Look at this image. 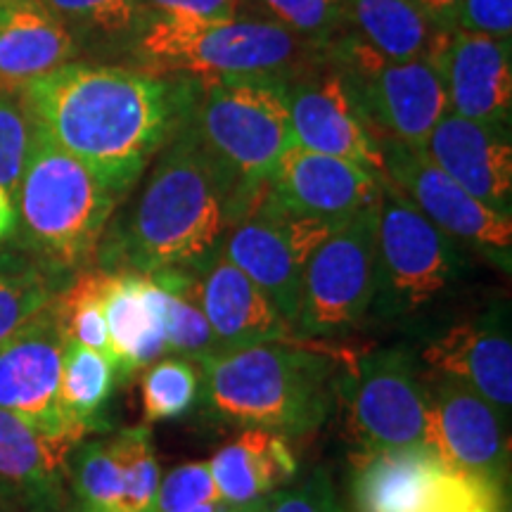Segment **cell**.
Instances as JSON below:
<instances>
[{
  "label": "cell",
  "mask_w": 512,
  "mask_h": 512,
  "mask_svg": "<svg viewBox=\"0 0 512 512\" xmlns=\"http://www.w3.org/2000/svg\"><path fill=\"white\" fill-rule=\"evenodd\" d=\"M19 95L31 119L119 197L181 131L178 88L143 69L69 62Z\"/></svg>",
  "instance_id": "cell-1"
},
{
  "label": "cell",
  "mask_w": 512,
  "mask_h": 512,
  "mask_svg": "<svg viewBox=\"0 0 512 512\" xmlns=\"http://www.w3.org/2000/svg\"><path fill=\"white\" fill-rule=\"evenodd\" d=\"M252 207L197 128H183L147 176L126 228L107 245V266L133 273L183 268L200 275L221 254L230 226Z\"/></svg>",
  "instance_id": "cell-2"
},
{
  "label": "cell",
  "mask_w": 512,
  "mask_h": 512,
  "mask_svg": "<svg viewBox=\"0 0 512 512\" xmlns=\"http://www.w3.org/2000/svg\"><path fill=\"white\" fill-rule=\"evenodd\" d=\"M200 399L216 420L280 437H306L335 411L339 361L306 342H261L200 358Z\"/></svg>",
  "instance_id": "cell-3"
},
{
  "label": "cell",
  "mask_w": 512,
  "mask_h": 512,
  "mask_svg": "<svg viewBox=\"0 0 512 512\" xmlns=\"http://www.w3.org/2000/svg\"><path fill=\"white\" fill-rule=\"evenodd\" d=\"M121 197L34 121V140L15 204L22 235L48 271H81L93 261Z\"/></svg>",
  "instance_id": "cell-4"
},
{
  "label": "cell",
  "mask_w": 512,
  "mask_h": 512,
  "mask_svg": "<svg viewBox=\"0 0 512 512\" xmlns=\"http://www.w3.org/2000/svg\"><path fill=\"white\" fill-rule=\"evenodd\" d=\"M318 48L271 19H195L157 17L140 29L138 60L143 72L185 74L200 81L240 76H280L299 72Z\"/></svg>",
  "instance_id": "cell-5"
},
{
  "label": "cell",
  "mask_w": 512,
  "mask_h": 512,
  "mask_svg": "<svg viewBox=\"0 0 512 512\" xmlns=\"http://www.w3.org/2000/svg\"><path fill=\"white\" fill-rule=\"evenodd\" d=\"M202 86L197 133L256 204L275 166L297 145L285 81L275 76H240L202 81Z\"/></svg>",
  "instance_id": "cell-6"
},
{
  "label": "cell",
  "mask_w": 512,
  "mask_h": 512,
  "mask_svg": "<svg viewBox=\"0 0 512 512\" xmlns=\"http://www.w3.org/2000/svg\"><path fill=\"white\" fill-rule=\"evenodd\" d=\"M330 53L342 62L339 76L377 138L422 147L448 114L444 53L396 62L351 34L332 43Z\"/></svg>",
  "instance_id": "cell-7"
},
{
  "label": "cell",
  "mask_w": 512,
  "mask_h": 512,
  "mask_svg": "<svg viewBox=\"0 0 512 512\" xmlns=\"http://www.w3.org/2000/svg\"><path fill=\"white\" fill-rule=\"evenodd\" d=\"M463 273V252L384 178L377 202V287L384 316L432 304ZM373 302V304H375Z\"/></svg>",
  "instance_id": "cell-8"
},
{
  "label": "cell",
  "mask_w": 512,
  "mask_h": 512,
  "mask_svg": "<svg viewBox=\"0 0 512 512\" xmlns=\"http://www.w3.org/2000/svg\"><path fill=\"white\" fill-rule=\"evenodd\" d=\"M377 204L320 242L304 268L294 332L335 337L356 328L375 302Z\"/></svg>",
  "instance_id": "cell-9"
},
{
  "label": "cell",
  "mask_w": 512,
  "mask_h": 512,
  "mask_svg": "<svg viewBox=\"0 0 512 512\" xmlns=\"http://www.w3.org/2000/svg\"><path fill=\"white\" fill-rule=\"evenodd\" d=\"M332 230L337 228L330 223L287 209L266 188L245 219L230 226L221 254L266 294L294 330L304 268Z\"/></svg>",
  "instance_id": "cell-10"
},
{
  "label": "cell",
  "mask_w": 512,
  "mask_h": 512,
  "mask_svg": "<svg viewBox=\"0 0 512 512\" xmlns=\"http://www.w3.org/2000/svg\"><path fill=\"white\" fill-rule=\"evenodd\" d=\"M384 178L448 238L477 249L503 271L512 264V214L486 207L430 162L420 147L380 138Z\"/></svg>",
  "instance_id": "cell-11"
},
{
  "label": "cell",
  "mask_w": 512,
  "mask_h": 512,
  "mask_svg": "<svg viewBox=\"0 0 512 512\" xmlns=\"http://www.w3.org/2000/svg\"><path fill=\"white\" fill-rule=\"evenodd\" d=\"M337 399L361 448H408L425 439V382L403 349H384L347 363Z\"/></svg>",
  "instance_id": "cell-12"
},
{
  "label": "cell",
  "mask_w": 512,
  "mask_h": 512,
  "mask_svg": "<svg viewBox=\"0 0 512 512\" xmlns=\"http://www.w3.org/2000/svg\"><path fill=\"white\" fill-rule=\"evenodd\" d=\"M508 418L463 382L437 375L425 384V439L453 470L505 489L510 477Z\"/></svg>",
  "instance_id": "cell-13"
},
{
  "label": "cell",
  "mask_w": 512,
  "mask_h": 512,
  "mask_svg": "<svg viewBox=\"0 0 512 512\" xmlns=\"http://www.w3.org/2000/svg\"><path fill=\"white\" fill-rule=\"evenodd\" d=\"M69 479L81 512H152L162 475L150 427L133 425L81 441Z\"/></svg>",
  "instance_id": "cell-14"
},
{
  "label": "cell",
  "mask_w": 512,
  "mask_h": 512,
  "mask_svg": "<svg viewBox=\"0 0 512 512\" xmlns=\"http://www.w3.org/2000/svg\"><path fill=\"white\" fill-rule=\"evenodd\" d=\"M64 347L67 337L57 323L53 302L22 330L5 339L0 344V411L15 413L48 430L86 425L62 411L60 370Z\"/></svg>",
  "instance_id": "cell-15"
},
{
  "label": "cell",
  "mask_w": 512,
  "mask_h": 512,
  "mask_svg": "<svg viewBox=\"0 0 512 512\" xmlns=\"http://www.w3.org/2000/svg\"><path fill=\"white\" fill-rule=\"evenodd\" d=\"M285 95L297 145L347 159L384 178L380 138L363 119L339 72L306 74L285 83Z\"/></svg>",
  "instance_id": "cell-16"
},
{
  "label": "cell",
  "mask_w": 512,
  "mask_h": 512,
  "mask_svg": "<svg viewBox=\"0 0 512 512\" xmlns=\"http://www.w3.org/2000/svg\"><path fill=\"white\" fill-rule=\"evenodd\" d=\"M382 181L347 159L292 145L275 166L268 192L287 209L339 228L380 202Z\"/></svg>",
  "instance_id": "cell-17"
},
{
  "label": "cell",
  "mask_w": 512,
  "mask_h": 512,
  "mask_svg": "<svg viewBox=\"0 0 512 512\" xmlns=\"http://www.w3.org/2000/svg\"><path fill=\"white\" fill-rule=\"evenodd\" d=\"M420 150L486 207L512 214L510 126L482 124L448 112Z\"/></svg>",
  "instance_id": "cell-18"
},
{
  "label": "cell",
  "mask_w": 512,
  "mask_h": 512,
  "mask_svg": "<svg viewBox=\"0 0 512 512\" xmlns=\"http://www.w3.org/2000/svg\"><path fill=\"white\" fill-rule=\"evenodd\" d=\"M356 512H430L444 496L453 467L430 446L361 448L351 456Z\"/></svg>",
  "instance_id": "cell-19"
},
{
  "label": "cell",
  "mask_w": 512,
  "mask_h": 512,
  "mask_svg": "<svg viewBox=\"0 0 512 512\" xmlns=\"http://www.w3.org/2000/svg\"><path fill=\"white\" fill-rule=\"evenodd\" d=\"M448 112L482 124L510 126L512 46L510 41L453 31L444 50Z\"/></svg>",
  "instance_id": "cell-20"
},
{
  "label": "cell",
  "mask_w": 512,
  "mask_h": 512,
  "mask_svg": "<svg viewBox=\"0 0 512 512\" xmlns=\"http://www.w3.org/2000/svg\"><path fill=\"white\" fill-rule=\"evenodd\" d=\"M93 432L98 430L91 425L48 430L15 413L0 411V494L55 503L69 479L72 453Z\"/></svg>",
  "instance_id": "cell-21"
},
{
  "label": "cell",
  "mask_w": 512,
  "mask_h": 512,
  "mask_svg": "<svg viewBox=\"0 0 512 512\" xmlns=\"http://www.w3.org/2000/svg\"><path fill=\"white\" fill-rule=\"evenodd\" d=\"M422 358L434 373L463 382L510 418L512 342L501 320L453 325L427 344Z\"/></svg>",
  "instance_id": "cell-22"
},
{
  "label": "cell",
  "mask_w": 512,
  "mask_h": 512,
  "mask_svg": "<svg viewBox=\"0 0 512 512\" xmlns=\"http://www.w3.org/2000/svg\"><path fill=\"white\" fill-rule=\"evenodd\" d=\"M107 332L114 354V373L131 377L169 354L164 292L150 275L110 271L102 297Z\"/></svg>",
  "instance_id": "cell-23"
},
{
  "label": "cell",
  "mask_w": 512,
  "mask_h": 512,
  "mask_svg": "<svg viewBox=\"0 0 512 512\" xmlns=\"http://www.w3.org/2000/svg\"><path fill=\"white\" fill-rule=\"evenodd\" d=\"M200 302L219 349L292 339V325L223 254L202 271Z\"/></svg>",
  "instance_id": "cell-24"
},
{
  "label": "cell",
  "mask_w": 512,
  "mask_h": 512,
  "mask_svg": "<svg viewBox=\"0 0 512 512\" xmlns=\"http://www.w3.org/2000/svg\"><path fill=\"white\" fill-rule=\"evenodd\" d=\"M76 57V36L38 0H0V91L31 81Z\"/></svg>",
  "instance_id": "cell-25"
},
{
  "label": "cell",
  "mask_w": 512,
  "mask_h": 512,
  "mask_svg": "<svg viewBox=\"0 0 512 512\" xmlns=\"http://www.w3.org/2000/svg\"><path fill=\"white\" fill-rule=\"evenodd\" d=\"M209 472L221 501L245 508L271 501L280 486L297 475V458L280 434L245 430L209 460Z\"/></svg>",
  "instance_id": "cell-26"
},
{
  "label": "cell",
  "mask_w": 512,
  "mask_h": 512,
  "mask_svg": "<svg viewBox=\"0 0 512 512\" xmlns=\"http://www.w3.org/2000/svg\"><path fill=\"white\" fill-rule=\"evenodd\" d=\"M347 31L377 55L406 62L439 55L453 31H444L415 0H344Z\"/></svg>",
  "instance_id": "cell-27"
},
{
  "label": "cell",
  "mask_w": 512,
  "mask_h": 512,
  "mask_svg": "<svg viewBox=\"0 0 512 512\" xmlns=\"http://www.w3.org/2000/svg\"><path fill=\"white\" fill-rule=\"evenodd\" d=\"M159 290L164 292L166 337L169 351L200 361L211 351L219 349L214 332L200 302V275L183 268H162V271L145 273Z\"/></svg>",
  "instance_id": "cell-28"
},
{
  "label": "cell",
  "mask_w": 512,
  "mask_h": 512,
  "mask_svg": "<svg viewBox=\"0 0 512 512\" xmlns=\"http://www.w3.org/2000/svg\"><path fill=\"white\" fill-rule=\"evenodd\" d=\"M114 380V366L98 351L67 342L60 370V403L62 411L76 422L107 430L100 420V411L110 399Z\"/></svg>",
  "instance_id": "cell-29"
},
{
  "label": "cell",
  "mask_w": 512,
  "mask_h": 512,
  "mask_svg": "<svg viewBox=\"0 0 512 512\" xmlns=\"http://www.w3.org/2000/svg\"><path fill=\"white\" fill-rule=\"evenodd\" d=\"M202 370L183 356L152 363L143 377V413L147 422L181 418L200 401Z\"/></svg>",
  "instance_id": "cell-30"
},
{
  "label": "cell",
  "mask_w": 512,
  "mask_h": 512,
  "mask_svg": "<svg viewBox=\"0 0 512 512\" xmlns=\"http://www.w3.org/2000/svg\"><path fill=\"white\" fill-rule=\"evenodd\" d=\"M273 19L309 46L330 50L347 31L344 0H256Z\"/></svg>",
  "instance_id": "cell-31"
},
{
  "label": "cell",
  "mask_w": 512,
  "mask_h": 512,
  "mask_svg": "<svg viewBox=\"0 0 512 512\" xmlns=\"http://www.w3.org/2000/svg\"><path fill=\"white\" fill-rule=\"evenodd\" d=\"M76 36V31L102 36L128 34L138 27V0H38Z\"/></svg>",
  "instance_id": "cell-32"
},
{
  "label": "cell",
  "mask_w": 512,
  "mask_h": 512,
  "mask_svg": "<svg viewBox=\"0 0 512 512\" xmlns=\"http://www.w3.org/2000/svg\"><path fill=\"white\" fill-rule=\"evenodd\" d=\"M55 287L46 273H0V344L34 320L55 299Z\"/></svg>",
  "instance_id": "cell-33"
},
{
  "label": "cell",
  "mask_w": 512,
  "mask_h": 512,
  "mask_svg": "<svg viewBox=\"0 0 512 512\" xmlns=\"http://www.w3.org/2000/svg\"><path fill=\"white\" fill-rule=\"evenodd\" d=\"M31 140H34V119L24 105L22 95L0 91V188L17 195L27 166Z\"/></svg>",
  "instance_id": "cell-34"
},
{
  "label": "cell",
  "mask_w": 512,
  "mask_h": 512,
  "mask_svg": "<svg viewBox=\"0 0 512 512\" xmlns=\"http://www.w3.org/2000/svg\"><path fill=\"white\" fill-rule=\"evenodd\" d=\"M221 501L209 463H188L159 479L152 512H185L202 503Z\"/></svg>",
  "instance_id": "cell-35"
},
{
  "label": "cell",
  "mask_w": 512,
  "mask_h": 512,
  "mask_svg": "<svg viewBox=\"0 0 512 512\" xmlns=\"http://www.w3.org/2000/svg\"><path fill=\"white\" fill-rule=\"evenodd\" d=\"M451 31L510 41L512 0H460L453 12Z\"/></svg>",
  "instance_id": "cell-36"
},
{
  "label": "cell",
  "mask_w": 512,
  "mask_h": 512,
  "mask_svg": "<svg viewBox=\"0 0 512 512\" xmlns=\"http://www.w3.org/2000/svg\"><path fill=\"white\" fill-rule=\"evenodd\" d=\"M430 512H503V489L453 470L444 496Z\"/></svg>",
  "instance_id": "cell-37"
},
{
  "label": "cell",
  "mask_w": 512,
  "mask_h": 512,
  "mask_svg": "<svg viewBox=\"0 0 512 512\" xmlns=\"http://www.w3.org/2000/svg\"><path fill=\"white\" fill-rule=\"evenodd\" d=\"M266 512H342L339 510L335 489L323 470L311 472L294 489L273 494Z\"/></svg>",
  "instance_id": "cell-38"
},
{
  "label": "cell",
  "mask_w": 512,
  "mask_h": 512,
  "mask_svg": "<svg viewBox=\"0 0 512 512\" xmlns=\"http://www.w3.org/2000/svg\"><path fill=\"white\" fill-rule=\"evenodd\" d=\"M138 8L155 10L164 19L219 22L238 17L240 0H138Z\"/></svg>",
  "instance_id": "cell-39"
},
{
  "label": "cell",
  "mask_w": 512,
  "mask_h": 512,
  "mask_svg": "<svg viewBox=\"0 0 512 512\" xmlns=\"http://www.w3.org/2000/svg\"><path fill=\"white\" fill-rule=\"evenodd\" d=\"M420 5L422 12L432 19L437 27L444 31H451V19L453 12H456L460 0H415Z\"/></svg>",
  "instance_id": "cell-40"
},
{
  "label": "cell",
  "mask_w": 512,
  "mask_h": 512,
  "mask_svg": "<svg viewBox=\"0 0 512 512\" xmlns=\"http://www.w3.org/2000/svg\"><path fill=\"white\" fill-rule=\"evenodd\" d=\"M17 230V204L8 190L0 188V242Z\"/></svg>",
  "instance_id": "cell-41"
},
{
  "label": "cell",
  "mask_w": 512,
  "mask_h": 512,
  "mask_svg": "<svg viewBox=\"0 0 512 512\" xmlns=\"http://www.w3.org/2000/svg\"><path fill=\"white\" fill-rule=\"evenodd\" d=\"M268 503H256V505H245V508H233V505H226V510L223 512H266L268 510Z\"/></svg>",
  "instance_id": "cell-42"
},
{
  "label": "cell",
  "mask_w": 512,
  "mask_h": 512,
  "mask_svg": "<svg viewBox=\"0 0 512 512\" xmlns=\"http://www.w3.org/2000/svg\"><path fill=\"white\" fill-rule=\"evenodd\" d=\"M0 496H3V494H0Z\"/></svg>",
  "instance_id": "cell-43"
}]
</instances>
